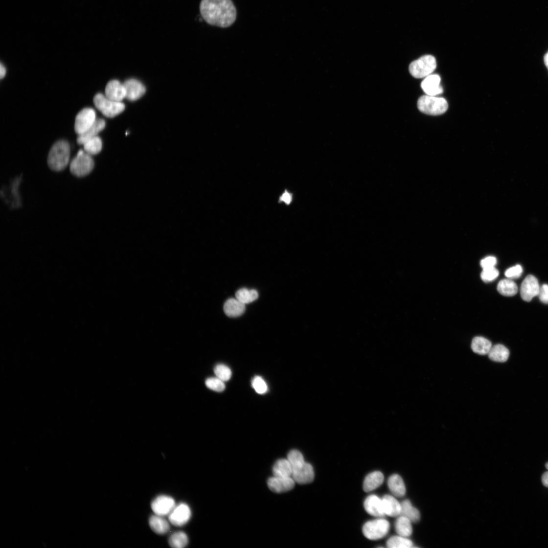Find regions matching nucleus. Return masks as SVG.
Listing matches in <instances>:
<instances>
[{"label":"nucleus","instance_id":"nucleus-22","mask_svg":"<svg viewBox=\"0 0 548 548\" xmlns=\"http://www.w3.org/2000/svg\"><path fill=\"white\" fill-rule=\"evenodd\" d=\"M245 305L237 298H230L227 300L224 309L226 314L230 318L241 316L245 311Z\"/></svg>","mask_w":548,"mask_h":548},{"label":"nucleus","instance_id":"nucleus-23","mask_svg":"<svg viewBox=\"0 0 548 548\" xmlns=\"http://www.w3.org/2000/svg\"><path fill=\"white\" fill-rule=\"evenodd\" d=\"M149 526L156 533L159 534H163L167 533L170 530L169 523L162 516L155 515L151 517L149 520Z\"/></svg>","mask_w":548,"mask_h":548},{"label":"nucleus","instance_id":"nucleus-44","mask_svg":"<svg viewBox=\"0 0 548 548\" xmlns=\"http://www.w3.org/2000/svg\"><path fill=\"white\" fill-rule=\"evenodd\" d=\"M544 60L545 65L548 68V53L546 55Z\"/></svg>","mask_w":548,"mask_h":548},{"label":"nucleus","instance_id":"nucleus-39","mask_svg":"<svg viewBox=\"0 0 548 548\" xmlns=\"http://www.w3.org/2000/svg\"><path fill=\"white\" fill-rule=\"evenodd\" d=\"M497 263V259L494 256H488L483 259L480 265L483 269L495 267Z\"/></svg>","mask_w":548,"mask_h":548},{"label":"nucleus","instance_id":"nucleus-10","mask_svg":"<svg viewBox=\"0 0 548 548\" xmlns=\"http://www.w3.org/2000/svg\"><path fill=\"white\" fill-rule=\"evenodd\" d=\"M191 512L189 506L184 503L176 505L168 515L169 522L174 526H182L190 520Z\"/></svg>","mask_w":548,"mask_h":548},{"label":"nucleus","instance_id":"nucleus-3","mask_svg":"<svg viewBox=\"0 0 548 548\" xmlns=\"http://www.w3.org/2000/svg\"><path fill=\"white\" fill-rule=\"evenodd\" d=\"M417 106L422 113L434 116L444 114L448 108V103L444 98L428 95L422 96L418 101Z\"/></svg>","mask_w":548,"mask_h":548},{"label":"nucleus","instance_id":"nucleus-21","mask_svg":"<svg viewBox=\"0 0 548 548\" xmlns=\"http://www.w3.org/2000/svg\"><path fill=\"white\" fill-rule=\"evenodd\" d=\"M385 480V477L379 471L373 472L365 477L363 484V489L366 492H371L380 487Z\"/></svg>","mask_w":548,"mask_h":548},{"label":"nucleus","instance_id":"nucleus-1","mask_svg":"<svg viewBox=\"0 0 548 548\" xmlns=\"http://www.w3.org/2000/svg\"><path fill=\"white\" fill-rule=\"evenodd\" d=\"M200 11L206 22L221 27H229L237 17L236 9L231 0H202Z\"/></svg>","mask_w":548,"mask_h":548},{"label":"nucleus","instance_id":"nucleus-33","mask_svg":"<svg viewBox=\"0 0 548 548\" xmlns=\"http://www.w3.org/2000/svg\"><path fill=\"white\" fill-rule=\"evenodd\" d=\"M387 545L389 548H409L413 547V543L407 537L399 535L389 539Z\"/></svg>","mask_w":548,"mask_h":548},{"label":"nucleus","instance_id":"nucleus-5","mask_svg":"<svg viewBox=\"0 0 548 548\" xmlns=\"http://www.w3.org/2000/svg\"><path fill=\"white\" fill-rule=\"evenodd\" d=\"M93 103L96 108L104 116L109 118L118 115L125 109L124 104L109 99L105 94L101 93L94 96Z\"/></svg>","mask_w":548,"mask_h":548},{"label":"nucleus","instance_id":"nucleus-37","mask_svg":"<svg viewBox=\"0 0 548 548\" xmlns=\"http://www.w3.org/2000/svg\"><path fill=\"white\" fill-rule=\"evenodd\" d=\"M499 275V271L495 267H493L483 269L481 278L484 282L488 283L495 280Z\"/></svg>","mask_w":548,"mask_h":548},{"label":"nucleus","instance_id":"nucleus-30","mask_svg":"<svg viewBox=\"0 0 548 548\" xmlns=\"http://www.w3.org/2000/svg\"><path fill=\"white\" fill-rule=\"evenodd\" d=\"M83 145L85 152L92 156L98 155L101 152L103 143L101 139L98 136L89 139Z\"/></svg>","mask_w":548,"mask_h":548},{"label":"nucleus","instance_id":"nucleus-19","mask_svg":"<svg viewBox=\"0 0 548 548\" xmlns=\"http://www.w3.org/2000/svg\"><path fill=\"white\" fill-rule=\"evenodd\" d=\"M106 126V123L103 119H97L94 124L85 133L78 135L77 142L80 145L84 144L90 139L98 136L99 133L103 131Z\"/></svg>","mask_w":548,"mask_h":548},{"label":"nucleus","instance_id":"nucleus-43","mask_svg":"<svg viewBox=\"0 0 548 548\" xmlns=\"http://www.w3.org/2000/svg\"><path fill=\"white\" fill-rule=\"evenodd\" d=\"M6 74V68L2 64H1V65H0V77L2 79L5 77Z\"/></svg>","mask_w":548,"mask_h":548},{"label":"nucleus","instance_id":"nucleus-42","mask_svg":"<svg viewBox=\"0 0 548 548\" xmlns=\"http://www.w3.org/2000/svg\"><path fill=\"white\" fill-rule=\"evenodd\" d=\"M543 485L548 488V472H545L542 476Z\"/></svg>","mask_w":548,"mask_h":548},{"label":"nucleus","instance_id":"nucleus-32","mask_svg":"<svg viewBox=\"0 0 548 548\" xmlns=\"http://www.w3.org/2000/svg\"><path fill=\"white\" fill-rule=\"evenodd\" d=\"M188 539L187 534L183 531H178L172 534L169 543L174 548H183L187 546Z\"/></svg>","mask_w":548,"mask_h":548},{"label":"nucleus","instance_id":"nucleus-13","mask_svg":"<svg viewBox=\"0 0 548 548\" xmlns=\"http://www.w3.org/2000/svg\"><path fill=\"white\" fill-rule=\"evenodd\" d=\"M295 482L293 477L274 476L268 480V485L272 491L280 493L292 490Z\"/></svg>","mask_w":548,"mask_h":548},{"label":"nucleus","instance_id":"nucleus-40","mask_svg":"<svg viewBox=\"0 0 548 548\" xmlns=\"http://www.w3.org/2000/svg\"><path fill=\"white\" fill-rule=\"evenodd\" d=\"M538 296L542 302L548 304V285L544 284L540 287Z\"/></svg>","mask_w":548,"mask_h":548},{"label":"nucleus","instance_id":"nucleus-14","mask_svg":"<svg viewBox=\"0 0 548 548\" xmlns=\"http://www.w3.org/2000/svg\"><path fill=\"white\" fill-rule=\"evenodd\" d=\"M106 97L113 101L121 102L126 98V90L123 84L117 80L109 81L105 88Z\"/></svg>","mask_w":548,"mask_h":548},{"label":"nucleus","instance_id":"nucleus-28","mask_svg":"<svg viewBox=\"0 0 548 548\" xmlns=\"http://www.w3.org/2000/svg\"><path fill=\"white\" fill-rule=\"evenodd\" d=\"M402 510L401 515L406 517L412 523H417L420 519V514L418 509L412 505L408 500L404 501L401 503Z\"/></svg>","mask_w":548,"mask_h":548},{"label":"nucleus","instance_id":"nucleus-25","mask_svg":"<svg viewBox=\"0 0 548 548\" xmlns=\"http://www.w3.org/2000/svg\"><path fill=\"white\" fill-rule=\"evenodd\" d=\"M489 359L496 362L503 363L508 360L510 352L508 348L501 344L492 346L488 353Z\"/></svg>","mask_w":548,"mask_h":548},{"label":"nucleus","instance_id":"nucleus-35","mask_svg":"<svg viewBox=\"0 0 548 548\" xmlns=\"http://www.w3.org/2000/svg\"><path fill=\"white\" fill-rule=\"evenodd\" d=\"M205 384L208 388L216 392H222L226 388L224 382L216 377L208 378Z\"/></svg>","mask_w":548,"mask_h":548},{"label":"nucleus","instance_id":"nucleus-24","mask_svg":"<svg viewBox=\"0 0 548 548\" xmlns=\"http://www.w3.org/2000/svg\"><path fill=\"white\" fill-rule=\"evenodd\" d=\"M274 476L281 477H292L293 467L288 459H281L274 464L273 469Z\"/></svg>","mask_w":548,"mask_h":548},{"label":"nucleus","instance_id":"nucleus-36","mask_svg":"<svg viewBox=\"0 0 548 548\" xmlns=\"http://www.w3.org/2000/svg\"><path fill=\"white\" fill-rule=\"evenodd\" d=\"M252 387L258 394H263L268 391V386L264 379L260 376H255L252 380Z\"/></svg>","mask_w":548,"mask_h":548},{"label":"nucleus","instance_id":"nucleus-26","mask_svg":"<svg viewBox=\"0 0 548 548\" xmlns=\"http://www.w3.org/2000/svg\"><path fill=\"white\" fill-rule=\"evenodd\" d=\"M412 522L403 516L400 515L396 520L395 528L399 536L409 537L413 532Z\"/></svg>","mask_w":548,"mask_h":548},{"label":"nucleus","instance_id":"nucleus-6","mask_svg":"<svg viewBox=\"0 0 548 548\" xmlns=\"http://www.w3.org/2000/svg\"><path fill=\"white\" fill-rule=\"evenodd\" d=\"M390 524L385 519L369 521L363 527L365 538L370 540H378L385 537L390 529Z\"/></svg>","mask_w":548,"mask_h":548},{"label":"nucleus","instance_id":"nucleus-29","mask_svg":"<svg viewBox=\"0 0 548 548\" xmlns=\"http://www.w3.org/2000/svg\"><path fill=\"white\" fill-rule=\"evenodd\" d=\"M497 289L499 293L502 296L512 297L518 292L517 284L510 279H503L498 284Z\"/></svg>","mask_w":548,"mask_h":548},{"label":"nucleus","instance_id":"nucleus-27","mask_svg":"<svg viewBox=\"0 0 548 548\" xmlns=\"http://www.w3.org/2000/svg\"><path fill=\"white\" fill-rule=\"evenodd\" d=\"M492 346L490 341L482 337H475L472 340L471 344L473 352L481 355L488 354Z\"/></svg>","mask_w":548,"mask_h":548},{"label":"nucleus","instance_id":"nucleus-11","mask_svg":"<svg viewBox=\"0 0 548 548\" xmlns=\"http://www.w3.org/2000/svg\"><path fill=\"white\" fill-rule=\"evenodd\" d=\"M176 506L174 500L169 496H160L156 498L151 506L156 515L160 516L169 515Z\"/></svg>","mask_w":548,"mask_h":548},{"label":"nucleus","instance_id":"nucleus-8","mask_svg":"<svg viewBox=\"0 0 548 548\" xmlns=\"http://www.w3.org/2000/svg\"><path fill=\"white\" fill-rule=\"evenodd\" d=\"M436 68L435 58L431 55H426L411 63L409 66V71L414 77L422 78L430 75Z\"/></svg>","mask_w":548,"mask_h":548},{"label":"nucleus","instance_id":"nucleus-34","mask_svg":"<svg viewBox=\"0 0 548 548\" xmlns=\"http://www.w3.org/2000/svg\"><path fill=\"white\" fill-rule=\"evenodd\" d=\"M216 377L224 382L228 381L231 377V371L230 368L224 364H218L214 369Z\"/></svg>","mask_w":548,"mask_h":548},{"label":"nucleus","instance_id":"nucleus-12","mask_svg":"<svg viewBox=\"0 0 548 548\" xmlns=\"http://www.w3.org/2000/svg\"><path fill=\"white\" fill-rule=\"evenodd\" d=\"M540 287L538 279L532 275H528L521 286V296L524 300L530 301L534 297L538 296Z\"/></svg>","mask_w":548,"mask_h":548},{"label":"nucleus","instance_id":"nucleus-15","mask_svg":"<svg viewBox=\"0 0 548 548\" xmlns=\"http://www.w3.org/2000/svg\"><path fill=\"white\" fill-rule=\"evenodd\" d=\"M126 90V98L130 101H136L142 97L146 91L144 85L138 80L131 79L123 84Z\"/></svg>","mask_w":548,"mask_h":548},{"label":"nucleus","instance_id":"nucleus-7","mask_svg":"<svg viewBox=\"0 0 548 548\" xmlns=\"http://www.w3.org/2000/svg\"><path fill=\"white\" fill-rule=\"evenodd\" d=\"M94 161L91 156L80 150L70 164L71 173L78 177L89 175L93 169Z\"/></svg>","mask_w":548,"mask_h":548},{"label":"nucleus","instance_id":"nucleus-4","mask_svg":"<svg viewBox=\"0 0 548 548\" xmlns=\"http://www.w3.org/2000/svg\"><path fill=\"white\" fill-rule=\"evenodd\" d=\"M291 463L293 469L292 477L296 482L306 484L314 480V469L311 464L305 461L304 457L295 459Z\"/></svg>","mask_w":548,"mask_h":548},{"label":"nucleus","instance_id":"nucleus-38","mask_svg":"<svg viewBox=\"0 0 548 548\" xmlns=\"http://www.w3.org/2000/svg\"><path fill=\"white\" fill-rule=\"evenodd\" d=\"M523 269L520 265L512 267L505 272V275L509 279H517L522 276Z\"/></svg>","mask_w":548,"mask_h":548},{"label":"nucleus","instance_id":"nucleus-20","mask_svg":"<svg viewBox=\"0 0 548 548\" xmlns=\"http://www.w3.org/2000/svg\"><path fill=\"white\" fill-rule=\"evenodd\" d=\"M388 486L393 495L402 498L406 494V489L402 478L399 475L393 474L388 480Z\"/></svg>","mask_w":548,"mask_h":548},{"label":"nucleus","instance_id":"nucleus-16","mask_svg":"<svg viewBox=\"0 0 548 548\" xmlns=\"http://www.w3.org/2000/svg\"><path fill=\"white\" fill-rule=\"evenodd\" d=\"M440 82L441 78L439 76L436 74L430 75L423 80L421 88L427 95L435 96L443 92Z\"/></svg>","mask_w":548,"mask_h":548},{"label":"nucleus","instance_id":"nucleus-45","mask_svg":"<svg viewBox=\"0 0 548 548\" xmlns=\"http://www.w3.org/2000/svg\"><path fill=\"white\" fill-rule=\"evenodd\" d=\"M546 468L548 470V462L546 464Z\"/></svg>","mask_w":548,"mask_h":548},{"label":"nucleus","instance_id":"nucleus-41","mask_svg":"<svg viewBox=\"0 0 548 548\" xmlns=\"http://www.w3.org/2000/svg\"><path fill=\"white\" fill-rule=\"evenodd\" d=\"M293 195L289 191L285 190L280 196L279 202L284 203L287 205H290L293 201Z\"/></svg>","mask_w":548,"mask_h":548},{"label":"nucleus","instance_id":"nucleus-18","mask_svg":"<svg viewBox=\"0 0 548 548\" xmlns=\"http://www.w3.org/2000/svg\"><path fill=\"white\" fill-rule=\"evenodd\" d=\"M384 512L386 515L392 517L399 516L401 514L402 506L398 501L394 497L386 495L382 499Z\"/></svg>","mask_w":548,"mask_h":548},{"label":"nucleus","instance_id":"nucleus-9","mask_svg":"<svg viewBox=\"0 0 548 548\" xmlns=\"http://www.w3.org/2000/svg\"><path fill=\"white\" fill-rule=\"evenodd\" d=\"M97 120L94 109L84 108L77 114L75 121V131L78 135L87 131Z\"/></svg>","mask_w":548,"mask_h":548},{"label":"nucleus","instance_id":"nucleus-31","mask_svg":"<svg viewBox=\"0 0 548 548\" xmlns=\"http://www.w3.org/2000/svg\"><path fill=\"white\" fill-rule=\"evenodd\" d=\"M236 297L240 302L245 305L252 303L257 299L258 294L255 290H249L243 288L237 292Z\"/></svg>","mask_w":548,"mask_h":548},{"label":"nucleus","instance_id":"nucleus-2","mask_svg":"<svg viewBox=\"0 0 548 548\" xmlns=\"http://www.w3.org/2000/svg\"><path fill=\"white\" fill-rule=\"evenodd\" d=\"M70 158L69 144L65 140H60L50 149L47 159L48 166L53 171H63L69 163Z\"/></svg>","mask_w":548,"mask_h":548},{"label":"nucleus","instance_id":"nucleus-17","mask_svg":"<svg viewBox=\"0 0 548 548\" xmlns=\"http://www.w3.org/2000/svg\"><path fill=\"white\" fill-rule=\"evenodd\" d=\"M364 508L366 512L371 516L382 517L385 516L382 500L376 495H371L364 502Z\"/></svg>","mask_w":548,"mask_h":548}]
</instances>
